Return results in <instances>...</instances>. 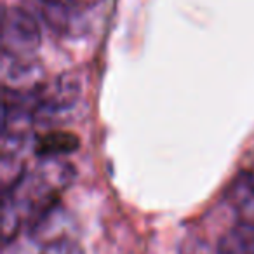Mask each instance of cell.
<instances>
[{"instance_id": "8", "label": "cell", "mask_w": 254, "mask_h": 254, "mask_svg": "<svg viewBox=\"0 0 254 254\" xmlns=\"http://www.w3.org/2000/svg\"><path fill=\"white\" fill-rule=\"evenodd\" d=\"M244 183H246V187L254 193V164H253V167L244 174Z\"/></svg>"}, {"instance_id": "4", "label": "cell", "mask_w": 254, "mask_h": 254, "mask_svg": "<svg viewBox=\"0 0 254 254\" xmlns=\"http://www.w3.org/2000/svg\"><path fill=\"white\" fill-rule=\"evenodd\" d=\"M218 254H254V221L240 219L218 244Z\"/></svg>"}, {"instance_id": "3", "label": "cell", "mask_w": 254, "mask_h": 254, "mask_svg": "<svg viewBox=\"0 0 254 254\" xmlns=\"http://www.w3.org/2000/svg\"><path fill=\"white\" fill-rule=\"evenodd\" d=\"M68 225L70 216L56 202L32 221V235L35 237V240H44V244H47L61 237H70L66 233Z\"/></svg>"}, {"instance_id": "10", "label": "cell", "mask_w": 254, "mask_h": 254, "mask_svg": "<svg viewBox=\"0 0 254 254\" xmlns=\"http://www.w3.org/2000/svg\"><path fill=\"white\" fill-rule=\"evenodd\" d=\"M77 4H80V2H87V4H94V2H98V0H75Z\"/></svg>"}, {"instance_id": "9", "label": "cell", "mask_w": 254, "mask_h": 254, "mask_svg": "<svg viewBox=\"0 0 254 254\" xmlns=\"http://www.w3.org/2000/svg\"><path fill=\"white\" fill-rule=\"evenodd\" d=\"M40 4H58V5H71V7H75L77 2L75 0H40Z\"/></svg>"}, {"instance_id": "7", "label": "cell", "mask_w": 254, "mask_h": 254, "mask_svg": "<svg viewBox=\"0 0 254 254\" xmlns=\"http://www.w3.org/2000/svg\"><path fill=\"white\" fill-rule=\"evenodd\" d=\"M39 254H85L82 246L73 237H61L44 244Z\"/></svg>"}, {"instance_id": "6", "label": "cell", "mask_w": 254, "mask_h": 254, "mask_svg": "<svg viewBox=\"0 0 254 254\" xmlns=\"http://www.w3.org/2000/svg\"><path fill=\"white\" fill-rule=\"evenodd\" d=\"M23 226V209L11 193L2 197V237L5 244H11L18 237Z\"/></svg>"}, {"instance_id": "5", "label": "cell", "mask_w": 254, "mask_h": 254, "mask_svg": "<svg viewBox=\"0 0 254 254\" xmlns=\"http://www.w3.org/2000/svg\"><path fill=\"white\" fill-rule=\"evenodd\" d=\"M78 148V138L68 131H51L35 143V153L42 159H61Z\"/></svg>"}, {"instance_id": "1", "label": "cell", "mask_w": 254, "mask_h": 254, "mask_svg": "<svg viewBox=\"0 0 254 254\" xmlns=\"http://www.w3.org/2000/svg\"><path fill=\"white\" fill-rule=\"evenodd\" d=\"M42 42L40 25L21 7H5L2 16V54L32 60Z\"/></svg>"}, {"instance_id": "2", "label": "cell", "mask_w": 254, "mask_h": 254, "mask_svg": "<svg viewBox=\"0 0 254 254\" xmlns=\"http://www.w3.org/2000/svg\"><path fill=\"white\" fill-rule=\"evenodd\" d=\"M80 98V82L75 75L63 73L51 85H40L37 91L35 120L39 115L53 117L77 105Z\"/></svg>"}]
</instances>
